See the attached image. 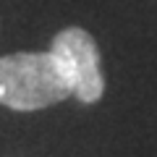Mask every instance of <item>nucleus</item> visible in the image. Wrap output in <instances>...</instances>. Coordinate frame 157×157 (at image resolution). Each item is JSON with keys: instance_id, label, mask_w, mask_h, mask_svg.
<instances>
[{"instance_id": "obj_2", "label": "nucleus", "mask_w": 157, "mask_h": 157, "mask_svg": "<svg viewBox=\"0 0 157 157\" xmlns=\"http://www.w3.org/2000/svg\"><path fill=\"white\" fill-rule=\"evenodd\" d=\"M50 52L58 60L68 86H71V94L76 100L92 105L105 94L100 47L86 29L68 26L63 32H58L50 45Z\"/></svg>"}, {"instance_id": "obj_1", "label": "nucleus", "mask_w": 157, "mask_h": 157, "mask_svg": "<svg viewBox=\"0 0 157 157\" xmlns=\"http://www.w3.org/2000/svg\"><path fill=\"white\" fill-rule=\"evenodd\" d=\"M71 97L52 52H13L0 58V105L11 110H42Z\"/></svg>"}]
</instances>
